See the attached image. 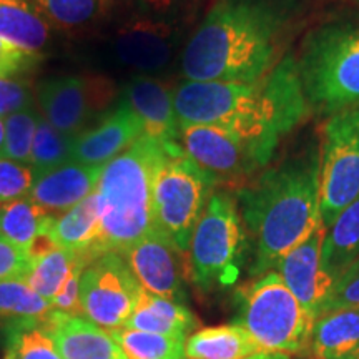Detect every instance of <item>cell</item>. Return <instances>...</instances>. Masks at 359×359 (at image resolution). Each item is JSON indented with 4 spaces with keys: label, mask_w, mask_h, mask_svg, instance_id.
<instances>
[{
    "label": "cell",
    "mask_w": 359,
    "mask_h": 359,
    "mask_svg": "<svg viewBox=\"0 0 359 359\" xmlns=\"http://www.w3.org/2000/svg\"><path fill=\"white\" fill-rule=\"evenodd\" d=\"M299 0H217L183 48L182 75L196 82H255L283 57Z\"/></svg>",
    "instance_id": "obj_1"
},
{
    "label": "cell",
    "mask_w": 359,
    "mask_h": 359,
    "mask_svg": "<svg viewBox=\"0 0 359 359\" xmlns=\"http://www.w3.org/2000/svg\"><path fill=\"white\" fill-rule=\"evenodd\" d=\"M173 103L178 123L228 130L257 148L268 163L309 111L296 53H286L255 82L183 80L175 88Z\"/></svg>",
    "instance_id": "obj_2"
},
{
    "label": "cell",
    "mask_w": 359,
    "mask_h": 359,
    "mask_svg": "<svg viewBox=\"0 0 359 359\" xmlns=\"http://www.w3.org/2000/svg\"><path fill=\"white\" fill-rule=\"evenodd\" d=\"M321 151L309 145L259 173L238 190L236 203L250 241V276L275 269L278 262L320 226Z\"/></svg>",
    "instance_id": "obj_3"
},
{
    "label": "cell",
    "mask_w": 359,
    "mask_h": 359,
    "mask_svg": "<svg viewBox=\"0 0 359 359\" xmlns=\"http://www.w3.org/2000/svg\"><path fill=\"white\" fill-rule=\"evenodd\" d=\"M170 147L173 145L142 135L102 168L95 193L100 201L103 253L122 255L155 230L154 182Z\"/></svg>",
    "instance_id": "obj_4"
},
{
    "label": "cell",
    "mask_w": 359,
    "mask_h": 359,
    "mask_svg": "<svg viewBox=\"0 0 359 359\" xmlns=\"http://www.w3.org/2000/svg\"><path fill=\"white\" fill-rule=\"evenodd\" d=\"M296 64L314 114L331 116L359 107V24L326 22L304 35Z\"/></svg>",
    "instance_id": "obj_5"
},
{
    "label": "cell",
    "mask_w": 359,
    "mask_h": 359,
    "mask_svg": "<svg viewBox=\"0 0 359 359\" xmlns=\"http://www.w3.org/2000/svg\"><path fill=\"white\" fill-rule=\"evenodd\" d=\"M235 325L241 326L264 351L291 356L309 348L311 316L275 269L241 286L236 293Z\"/></svg>",
    "instance_id": "obj_6"
},
{
    "label": "cell",
    "mask_w": 359,
    "mask_h": 359,
    "mask_svg": "<svg viewBox=\"0 0 359 359\" xmlns=\"http://www.w3.org/2000/svg\"><path fill=\"white\" fill-rule=\"evenodd\" d=\"M188 271L203 293L230 288L240 280L250 255V241L236 200L215 191L193 230L188 246Z\"/></svg>",
    "instance_id": "obj_7"
},
{
    "label": "cell",
    "mask_w": 359,
    "mask_h": 359,
    "mask_svg": "<svg viewBox=\"0 0 359 359\" xmlns=\"http://www.w3.org/2000/svg\"><path fill=\"white\" fill-rule=\"evenodd\" d=\"M215 183L217 180L187 156L182 147H170L154 182V224L182 253L188 251Z\"/></svg>",
    "instance_id": "obj_8"
},
{
    "label": "cell",
    "mask_w": 359,
    "mask_h": 359,
    "mask_svg": "<svg viewBox=\"0 0 359 359\" xmlns=\"http://www.w3.org/2000/svg\"><path fill=\"white\" fill-rule=\"evenodd\" d=\"M320 151L321 223L330 228L359 195V107L327 116Z\"/></svg>",
    "instance_id": "obj_9"
},
{
    "label": "cell",
    "mask_w": 359,
    "mask_h": 359,
    "mask_svg": "<svg viewBox=\"0 0 359 359\" xmlns=\"http://www.w3.org/2000/svg\"><path fill=\"white\" fill-rule=\"evenodd\" d=\"M142 290L122 255L107 251L80 278V316L110 333L123 330Z\"/></svg>",
    "instance_id": "obj_10"
},
{
    "label": "cell",
    "mask_w": 359,
    "mask_h": 359,
    "mask_svg": "<svg viewBox=\"0 0 359 359\" xmlns=\"http://www.w3.org/2000/svg\"><path fill=\"white\" fill-rule=\"evenodd\" d=\"M178 143L187 156L217 182L241 180L268 165L257 148L243 138L212 125L180 123Z\"/></svg>",
    "instance_id": "obj_11"
},
{
    "label": "cell",
    "mask_w": 359,
    "mask_h": 359,
    "mask_svg": "<svg viewBox=\"0 0 359 359\" xmlns=\"http://www.w3.org/2000/svg\"><path fill=\"white\" fill-rule=\"evenodd\" d=\"M178 39L172 22L138 15L116 29L110 47L116 64L138 75H150L170 65Z\"/></svg>",
    "instance_id": "obj_12"
},
{
    "label": "cell",
    "mask_w": 359,
    "mask_h": 359,
    "mask_svg": "<svg viewBox=\"0 0 359 359\" xmlns=\"http://www.w3.org/2000/svg\"><path fill=\"white\" fill-rule=\"evenodd\" d=\"M182 255L172 241L154 230L125 250L122 257L143 290L185 304Z\"/></svg>",
    "instance_id": "obj_13"
},
{
    "label": "cell",
    "mask_w": 359,
    "mask_h": 359,
    "mask_svg": "<svg viewBox=\"0 0 359 359\" xmlns=\"http://www.w3.org/2000/svg\"><path fill=\"white\" fill-rule=\"evenodd\" d=\"M326 233L327 228L320 224L308 240L286 253L275 266L288 290L314 320H318L323 304L334 286L333 276L323 266Z\"/></svg>",
    "instance_id": "obj_14"
},
{
    "label": "cell",
    "mask_w": 359,
    "mask_h": 359,
    "mask_svg": "<svg viewBox=\"0 0 359 359\" xmlns=\"http://www.w3.org/2000/svg\"><path fill=\"white\" fill-rule=\"evenodd\" d=\"M173 92L175 88L163 80L148 75L133 77L122 90V103L138 116L143 125V135L163 145L178 143L180 123L175 111Z\"/></svg>",
    "instance_id": "obj_15"
},
{
    "label": "cell",
    "mask_w": 359,
    "mask_h": 359,
    "mask_svg": "<svg viewBox=\"0 0 359 359\" xmlns=\"http://www.w3.org/2000/svg\"><path fill=\"white\" fill-rule=\"evenodd\" d=\"M40 325L53 339L62 359H127L110 331L80 314L52 309Z\"/></svg>",
    "instance_id": "obj_16"
},
{
    "label": "cell",
    "mask_w": 359,
    "mask_h": 359,
    "mask_svg": "<svg viewBox=\"0 0 359 359\" xmlns=\"http://www.w3.org/2000/svg\"><path fill=\"white\" fill-rule=\"evenodd\" d=\"M142 135L143 125L138 116L120 102L118 107L103 116L100 123L83 130L74 138L72 160L90 167H105Z\"/></svg>",
    "instance_id": "obj_17"
},
{
    "label": "cell",
    "mask_w": 359,
    "mask_h": 359,
    "mask_svg": "<svg viewBox=\"0 0 359 359\" xmlns=\"http://www.w3.org/2000/svg\"><path fill=\"white\" fill-rule=\"evenodd\" d=\"M103 167H90L70 160L35 175L29 198L52 215H62L95 193Z\"/></svg>",
    "instance_id": "obj_18"
},
{
    "label": "cell",
    "mask_w": 359,
    "mask_h": 359,
    "mask_svg": "<svg viewBox=\"0 0 359 359\" xmlns=\"http://www.w3.org/2000/svg\"><path fill=\"white\" fill-rule=\"evenodd\" d=\"M40 114L58 132L75 138L83 132L92 115V95L80 77L48 79L39 85Z\"/></svg>",
    "instance_id": "obj_19"
},
{
    "label": "cell",
    "mask_w": 359,
    "mask_h": 359,
    "mask_svg": "<svg viewBox=\"0 0 359 359\" xmlns=\"http://www.w3.org/2000/svg\"><path fill=\"white\" fill-rule=\"evenodd\" d=\"M48 236L58 248L74 251L88 263L103 255L102 213L97 193H92L69 212L58 215L53 219Z\"/></svg>",
    "instance_id": "obj_20"
},
{
    "label": "cell",
    "mask_w": 359,
    "mask_h": 359,
    "mask_svg": "<svg viewBox=\"0 0 359 359\" xmlns=\"http://www.w3.org/2000/svg\"><path fill=\"white\" fill-rule=\"evenodd\" d=\"M185 359H290L264 351L241 326H210L196 330L187 338Z\"/></svg>",
    "instance_id": "obj_21"
},
{
    "label": "cell",
    "mask_w": 359,
    "mask_h": 359,
    "mask_svg": "<svg viewBox=\"0 0 359 359\" xmlns=\"http://www.w3.org/2000/svg\"><path fill=\"white\" fill-rule=\"evenodd\" d=\"M127 330L188 338L196 331V318L187 304L160 298L142 290L137 306L127 323Z\"/></svg>",
    "instance_id": "obj_22"
},
{
    "label": "cell",
    "mask_w": 359,
    "mask_h": 359,
    "mask_svg": "<svg viewBox=\"0 0 359 359\" xmlns=\"http://www.w3.org/2000/svg\"><path fill=\"white\" fill-rule=\"evenodd\" d=\"M359 348V308L325 313L314 321L309 349L316 359H344Z\"/></svg>",
    "instance_id": "obj_23"
},
{
    "label": "cell",
    "mask_w": 359,
    "mask_h": 359,
    "mask_svg": "<svg viewBox=\"0 0 359 359\" xmlns=\"http://www.w3.org/2000/svg\"><path fill=\"white\" fill-rule=\"evenodd\" d=\"M55 218L57 215L45 212L29 196H25L0 205V235L29 255L35 241L40 236L48 235Z\"/></svg>",
    "instance_id": "obj_24"
},
{
    "label": "cell",
    "mask_w": 359,
    "mask_h": 359,
    "mask_svg": "<svg viewBox=\"0 0 359 359\" xmlns=\"http://www.w3.org/2000/svg\"><path fill=\"white\" fill-rule=\"evenodd\" d=\"M0 39L39 53L50 39V25L27 0H0Z\"/></svg>",
    "instance_id": "obj_25"
},
{
    "label": "cell",
    "mask_w": 359,
    "mask_h": 359,
    "mask_svg": "<svg viewBox=\"0 0 359 359\" xmlns=\"http://www.w3.org/2000/svg\"><path fill=\"white\" fill-rule=\"evenodd\" d=\"M359 257V195L327 228L323 245V266L336 283Z\"/></svg>",
    "instance_id": "obj_26"
},
{
    "label": "cell",
    "mask_w": 359,
    "mask_h": 359,
    "mask_svg": "<svg viewBox=\"0 0 359 359\" xmlns=\"http://www.w3.org/2000/svg\"><path fill=\"white\" fill-rule=\"evenodd\" d=\"M79 263L88 262L80 255L74 253V251L53 248L48 253H45L43 257L35 259L32 271H30L25 281L35 293L52 303V299L62 290L67 278L70 276V273L74 271V268Z\"/></svg>",
    "instance_id": "obj_27"
},
{
    "label": "cell",
    "mask_w": 359,
    "mask_h": 359,
    "mask_svg": "<svg viewBox=\"0 0 359 359\" xmlns=\"http://www.w3.org/2000/svg\"><path fill=\"white\" fill-rule=\"evenodd\" d=\"M53 309L52 303L27 285L24 280L0 281V320L13 323L42 321Z\"/></svg>",
    "instance_id": "obj_28"
},
{
    "label": "cell",
    "mask_w": 359,
    "mask_h": 359,
    "mask_svg": "<svg viewBox=\"0 0 359 359\" xmlns=\"http://www.w3.org/2000/svg\"><path fill=\"white\" fill-rule=\"evenodd\" d=\"M127 359H185L187 338L123 330L111 331Z\"/></svg>",
    "instance_id": "obj_29"
},
{
    "label": "cell",
    "mask_w": 359,
    "mask_h": 359,
    "mask_svg": "<svg viewBox=\"0 0 359 359\" xmlns=\"http://www.w3.org/2000/svg\"><path fill=\"white\" fill-rule=\"evenodd\" d=\"M48 25L75 29L97 20L105 13L110 0H27Z\"/></svg>",
    "instance_id": "obj_30"
},
{
    "label": "cell",
    "mask_w": 359,
    "mask_h": 359,
    "mask_svg": "<svg viewBox=\"0 0 359 359\" xmlns=\"http://www.w3.org/2000/svg\"><path fill=\"white\" fill-rule=\"evenodd\" d=\"M72 150H74V138L58 132L40 114L29 161L35 175L48 172V170L55 168L58 165L70 161Z\"/></svg>",
    "instance_id": "obj_31"
},
{
    "label": "cell",
    "mask_w": 359,
    "mask_h": 359,
    "mask_svg": "<svg viewBox=\"0 0 359 359\" xmlns=\"http://www.w3.org/2000/svg\"><path fill=\"white\" fill-rule=\"evenodd\" d=\"M8 359H62L55 343L39 321L8 326Z\"/></svg>",
    "instance_id": "obj_32"
},
{
    "label": "cell",
    "mask_w": 359,
    "mask_h": 359,
    "mask_svg": "<svg viewBox=\"0 0 359 359\" xmlns=\"http://www.w3.org/2000/svg\"><path fill=\"white\" fill-rule=\"evenodd\" d=\"M39 118L40 114L34 107L15 111L4 118V123H6V138H4L2 150L4 158L29 163Z\"/></svg>",
    "instance_id": "obj_33"
},
{
    "label": "cell",
    "mask_w": 359,
    "mask_h": 359,
    "mask_svg": "<svg viewBox=\"0 0 359 359\" xmlns=\"http://www.w3.org/2000/svg\"><path fill=\"white\" fill-rule=\"evenodd\" d=\"M35 182V172L29 163L0 156V205L29 196Z\"/></svg>",
    "instance_id": "obj_34"
},
{
    "label": "cell",
    "mask_w": 359,
    "mask_h": 359,
    "mask_svg": "<svg viewBox=\"0 0 359 359\" xmlns=\"http://www.w3.org/2000/svg\"><path fill=\"white\" fill-rule=\"evenodd\" d=\"M343 308H359V257L336 280L326 303L323 304L320 316Z\"/></svg>",
    "instance_id": "obj_35"
},
{
    "label": "cell",
    "mask_w": 359,
    "mask_h": 359,
    "mask_svg": "<svg viewBox=\"0 0 359 359\" xmlns=\"http://www.w3.org/2000/svg\"><path fill=\"white\" fill-rule=\"evenodd\" d=\"M34 262L29 255L0 235V281L27 280Z\"/></svg>",
    "instance_id": "obj_36"
},
{
    "label": "cell",
    "mask_w": 359,
    "mask_h": 359,
    "mask_svg": "<svg viewBox=\"0 0 359 359\" xmlns=\"http://www.w3.org/2000/svg\"><path fill=\"white\" fill-rule=\"evenodd\" d=\"M39 53L25 52L20 47L0 39V79H13L37 65Z\"/></svg>",
    "instance_id": "obj_37"
},
{
    "label": "cell",
    "mask_w": 359,
    "mask_h": 359,
    "mask_svg": "<svg viewBox=\"0 0 359 359\" xmlns=\"http://www.w3.org/2000/svg\"><path fill=\"white\" fill-rule=\"evenodd\" d=\"M32 107V93L29 85L15 79H0V116L15 114V111Z\"/></svg>",
    "instance_id": "obj_38"
},
{
    "label": "cell",
    "mask_w": 359,
    "mask_h": 359,
    "mask_svg": "<svg viewBox=\"0 0 359 359\" xmlns=\"http://www.w3.org/2000/svg\"><path fill=\"white\" fill-rule=\"evenodd\" d=\"M87 264L88 263H79L74 268V271L67 278L62 290L52 299L53 309H58V311L67 314H80V278H82V273Z\"/></svg>",
    "instance_id": "obj_39"
},
{
    "label": "cell",
    "mask_w": 359,
    "mask_h": 359,
    "mask_svg": "<svg viewBox=\"0 0 359 359\" xmlns=\"http://www.w3.org/2000/svg\"><path fill=\"white\" fill-rule=\"evenodd\" d=\"M138 15L148 19L175 22V19L187 11L190 0H133Z\"/></svg>",
    "instance_id": "obj_40"
},
{
    "label": "cell",
    "mask_w": 359,
    "mask_h": 359,
    "mask_svg": "<svg viewBox=\"0 0 359 359\" xmlns=\"http://www.w3.org/2000/svg\"><path fill=\"white\" fill-rule=\"evenodd\" d=\"M4 138H6V123H4V118L0 116V156H2L4 150Z\"/></svg>",
    "instance_id": "obj_41"
},
{
    "label": "cell",
    "mask_w": 359,
    "mask_h": 359,
    "mask_svg": "<svg viewBox=\"0 0 359 359\" xmlns=\"http://www.w3.org/2000/svg\"><path fill=\"white\" fill-rule=\"evenodd\" d=\"M344 359H359V348L356 349V351H353L351 354H349L348 358H344Z\"/></svg>",
    "instance_id": "obj_42"
},
{
    "label": "cell",
    "mask_w": 359,
    "mask_h": 359,
    "mask_svg": "<svg viewBox=\"0 0 359 359\" xmlns=\"http://www.w3.org/2000/svg\"><path fill=\"white\" fill-rule=\"evenodd\" d=\"M349 2H354V4H359V0H349Z\"/></svg>",
    "instance_id": "obj_43"
}]
</instances>
